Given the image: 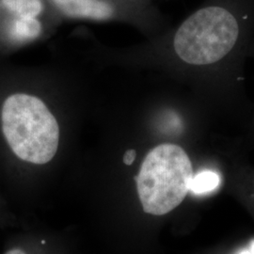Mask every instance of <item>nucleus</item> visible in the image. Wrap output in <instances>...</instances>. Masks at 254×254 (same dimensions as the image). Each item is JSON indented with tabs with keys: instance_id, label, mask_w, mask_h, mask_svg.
Returning <instances> with one entry per match:
<instances>
[{
	"instance_id": "nucleus-1",
	"label": "nucleus",
	"mask_w": 254,
	"mask_h": 254,
	"mask_svg": "<svg viewBox=\"0 0 254 254\" xmlns=\"http://www.w3.org/2000/svg\"><path fill=\"white\" fill-rule=\"evenodd\" d=\"M168 51L211 119L251 118L245 66L254 55V0H203Z\"/></svg>"
},
{
	"instance_id": "nucleus-2",
	"label": "nucleus",
	"mask_w": 254,
	"mask_h": 254,
	"mask_svg": "<svg viewBox=\"0 0 254 254\" xmlns=\"http://www.w3.org/2000/svg\"><path fill=\"white\" fill-rule=\"evenodd\" d=\"M0 133L11 153L27 163L43 165L58 151L60 127L39 97L9 91L0 99Z\"/></svg>"
},
{
	"instance_id": "nucleus-3",
	"label": "nucleus",
	"mask_w": 254,
	"mask_h": 254,
	"mask_svg": "<svg viewBox=\"0 0 254 254\" xmlns=\"http://www.w3.org/2000/svg\"><path fill=\"white\" fill-rule=\"evenodd\" d=\"M194 174L190 156L179 144L166 142L151 149L135 177L143 210L154 216L173 211L186 198Z\"/></svg>"
},
{
	"instance_id": "nucleus-4",
	"label": "nucleus",
	"mask_w": 254,
	"mask_h": 254,
	"mask_svg": "<svg viewBox=\"0 0 254 254\" xmlns=\"http://www.w3.org/2000/svg\"><path fill=\"white\" fill-rule=\"evenodd\" d=\"M66 15L78 18L106 20L112 16L113 8L104 0H52Z\"/></svg>"
},
{
	"instance_id": "nucleus-5",
	"label": "nucleus",
	"mask_w": 254,
	"mask_h": 254,
	"mask_svg": "<svg viewBox=\"0 0 254 254\" xmlns=\"http://www.w3.org/2000/svg\"><path fill=\"white\" fill-rule=\"evenodd\" d=\"M42 0H0V17H37Z\"/></svg>"
},
{
	"instance_id": "nucleus-6",
	"label": "nucleus",
	"mask_w": 254,
	"mask_h": 254,
	"mask_svg": "<svg viewBox=\"0 0 254 254\" xmlns=\"http://www.w3.org/2000/svg\"><path fill=\"white\" fill-rule=\"evenodd\" d=\"M220 175L217 171L205 169L194 174L190 191L194 194H205L217 190L220 184Z\"/></svg>"
},
{
	"instance_id": "nucleus-7",
	"label": "nucleus",
	"mask_w": 254,
	"mask_h": 254,
	"mask_svg": "<svg viewBox=\"0 0 254 254\" xmlns=\"http://www.w3.org/2000/svg\"><path fill=\"white\" fill-rule=\"evenodd\" d=\"M136 150L130 149V150L127 151V153H126L125 156H124V162H125V164L127 165V166H130V165H132V164L134 163V161L136 160Z\"/></svg>"
},
{
	"instance_id": "nucleus-8",
	"label": "nucleus",
	"mask_w": 254,
	"mask_h": 254,
	"mask_svg": "<svg viewBox=\"0 0 254 254\" xmlns=\"http://www.w3.org/2000/svg\"><path fill=\"white\" fill-rule=\"evenodd\" d=\"M237 254H254V249L253 248V246L250 244L248 248L241 250Z\"/></svg>"
},
{
	"instance_id": "nucleus-9",
	"label": "nucleus",
	"mask_w": 254,
	"mask_h": 254,
	"mask_svg": "<svg viewBox=\"0 0 254 254\" xmlns=\"http://www.w3.org/2000/svg\"><path fill=\"white\" fill-rule=\"evenodd\" d=\"M5 254H26L23 251L19 250V249H13V250H10L9 252H7Z\"/></svg>"
},
{
	"instance_id": "nucleus-10",
	"label": "nucleus",
	"mask_w": 254,
	"mask_h": 254,
	"mask_svg": "<svg viewBox=\"0 0 254 254\" xmlns=\"http://www.w3.org/2000/svg\"><path fill=\"white\" fill-rule=\"evenodd\" d=\"M250 119H252V126H253L254 130V109H253V112H252V115H251V118Z\"/></svg>"
}]
</instances>
